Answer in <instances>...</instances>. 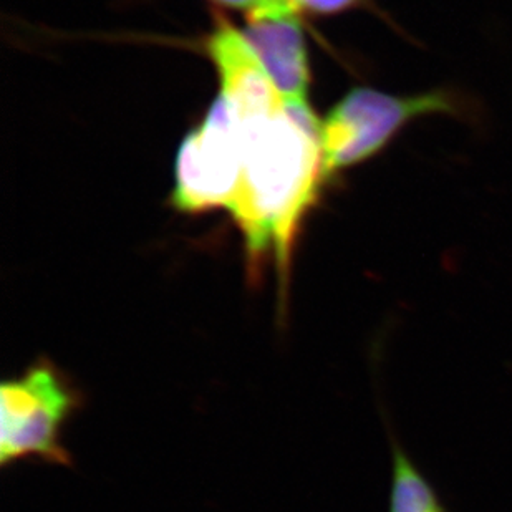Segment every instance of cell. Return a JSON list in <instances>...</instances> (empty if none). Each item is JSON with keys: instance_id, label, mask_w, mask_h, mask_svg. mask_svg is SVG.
<instances>
[{"instance_id": "cell-8", "label": "cell", "mask_w": 512, "mask_h": 512, "mask_svg": "<svg viewBox=\"0 0 512 512\" xmlns=\"http://www.w3.org/2000/svg\"><path fill=\"white\" fill-rule=\"evenodd\" d=\"M213 2L224 5V7H231V9L246 10L247 15L254 14L257 10L277 7V5H289L284 0H213Z\"/></svg>"}, {"instance_id": "cell-5", "label": "cell", "mask_w": 512, "mask_h": 512, "mask_svg": "<svg viewBox=\"0 0 512 512\" xmlns=\"http://www.w3.org/2000/svg\"><path fill=\"white\" fill-rule=\"evenodd\" d=\"M297 10L277 5L247 15L242 30L285 103L304 105L309 90V62Z\"/></svg>"}, {"instance_id": "cell-1", "label": "cell", "mask_w": 512, "mask_h": 512, "mask_svg": "<svg viewBox=\"0 0 512 512\" xmlns=\"http://www.w3.org/2000/svg\"><path fill=\"white\" fill-rule=\"evenodd\" d=\"M219 98L234 116L242 141L241 181L229 213L246 244L252 282L276 257L279 319H285L295 236L325 178L322 135L309 103H285L262 70L237 73Z\"/></svg>"}, {"instance_id": "cell-7", "label": "cell", "mask_w": 512, "mask_h": 512, "mask_svg": "<svg viewBox=\"0 0 512 512\" xmlns=\"http://www.w3.org/2000/svg\"><path fill=\"white\" fill-rule=\"evenodd\" d=\"M297 12H312V14H337L343 10L355 7L360 0H284Z\"/></svg>"}, {"instance_id": "cell-3", "label": "cell", "mask_w": 512, "mask_h": 512, "mask_svg": "<svg viewBox=\"0 0 512 512\" xmlns=\"http://www.w3.org/2000/svg\"><path fill=\"white\" fill-rule=\"evenodd\" d=\"M455 110L450 93L395 97L372 88H355L320 126L325 176L375 155L418 116Z\"/></svg>"}, {"instance_id": "cell-2", "label": "cell", "mask_w": 512, "mask_h": 512, "mask_svg": "<svg viewBox=\"0 0 512 512\" xmlns=\"http://www.w3.org/2000/svg\"><path fill=\"white\" fill-rule=\"evenodd\" d=\"M85 406V393L62 367L39 357L0 385V466L40 461L72 466L63 443L68 421Z\"/></svg>"}, {"instance_id": "cell-6", "label": "cell", "mask_w": 512, "mask_h": 512, "mask_svg": "<svg viewBox=\"0 0 512 512\" xmlns=\"http://www.w3.org/2000/svg\"><path fill=\"white\" fill-rule=\"evenodd\" d=\"M390 512H445L423 474L397 445L393 448Z\"/></svg>"}, {"instance_id": "cell-4", "label": "cell", "mask_w": 512, "mask_h": 512, "mask_svg": "<svg viewBox=\"0 0 512 512\" xmlns=\"http://www.w3.org/2000/svg\"><path fill=\"white\" fill-rule=\"evenodd\" d=\"M241 131L218 98L178 153L173 204L183 213L229 209L241 181Z\"/></svg>"}]
</instances>
